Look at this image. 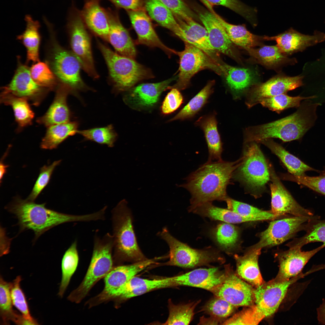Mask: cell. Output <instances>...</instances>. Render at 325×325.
Instances as JSON below:
<instances>
[{
  "label": "cell",
  "mask_w": 325,
  "mask_h": 325,
  "mask_svg": "<svg viewBox=\"0 0 325 325\" xmlns=\"http://www.w3.org/2000/svg\"><path fill=\"white\" fill-rule=\"evenodd\" d=\"M240 160L207 161L186 178L185 183L179 186L191 195L190 211L206 203L225 200L227 187Z\"/></svg>",
  "instance_id": "cell-1"
},
{
  "label": "cell",
  "mask_w": 325,
  "mask_h": 325,
  "mask_svg": "<svg viewBox=\"0 0 325 325\" xmlns=\"http://www.w3.org/2000/svg\"><path fill=\"white\" fill-rule=\"evenodd\" d=\"M318 104L305 103L295 113L284 118L259 125L250 126L244 132V142H258L279 138L287 142L301 138L313 125Z\"/></svg>",
  "instance_id": "cell-2"
},
{
  "label": "cell",
  "mask_w": 325,
  "mask_h": 325,
  "mask_svg": "<svg viewBox=\"0 0 325 325\" xmlns=\"http://www.w3.org/2000/svg\"><path fill=\"white\" fill-rule=\"evenodd\" d=\"M27 199L16 198L7 209L18 221L21 231L31 230L37 238L46 231L63 223L95 220L94 213L75 215L60 213L46 208L45 203L38 204Z\"/></svg>",
  "instance_id": "cell-3"
},
{
  "label": "cell",
  "mask_w": 325,
  "mask_h": 325,
  "mask_svg": "<svg viewBox=\"0 0 325 325\" xmlns=\"http://www.w3.org/2000/svg\"><path fill=\"white\" fill-rule=\"evenodd\" d=\"M112 220L115 258L135 262L147 259L138 245L132 215L125 200L121 201L112 210Z\"/></svg>",
  "instance_id": "cell-4"
},
{
  "label": "cell",
  "mask_w": 325,
  "mask_h": 325,
  "mask_svg": "<svg viewBox=\"0 0 325 325\" xmlns=\"http://www.w3.org/2000/svg\"><path fill=\"white\" fill-rule=\"evenodd\" d=\"M98 44L107 66L113 86L117 91H128L139 82L154 77L149 69L134 59L114 52L99 41Z\"/></svg>",
  "instance_id": "cell-5"
},
{
  "label": "cell",
  "mask_w": 325,
  "mask_h": 325,
  "mask_svg": "<svg viewBox=\"0 0 325 325\" xmlns=\"http://www.w3.org/2000/svg\"><path fill=\"white\" fill-rule=\"evenodd\" d=\"M113 239L107 233L101 239L96 237L91 261L86 274L79 286L70 294V300L79 302L93 286L112 269Z\"/></svg>",
  "instance_id": "cell-6"
},
{
  "label": "cell",
  "mask_w": 325,
  "mask_h": 325,
  "mask_svg": "<svg viewBox=\"0 0 325 325\" xmlns=\"http://www.w3.org/2000/svg\"><path fill=\"white\" fill-rule=\"evenodd\" d=\"M249 143L233 177L252 191H258L270 180L269 166L258 145L255 142Z\"/></svg>",
  "instance_id": "cell-7"
},
{
  "label": "cell",
  "mask_w": 325,
  "mask_h": 325,
  "mask_svg": "<svg viewBox=\"0 0 325 325\" xmlns=\"http://www.w3.org/2000/svg\"><path fill=\"white\" fill-rule=\"evenodd\" d=\"M68 19L67 28L72 52L79 61L81 67L89 76L94 79L98 78L92 54L90 38L81 12L73 7Z\"/></svg>",
  "instance_id": "cell-8"
},
{
  "label": "cell",
  "mask_w": 325,
  "mask_h": 325,
  "mask_svg": "<svg viewBox=\"0 0 325 325\" xmlns=\"http://www.w3.org/2000/svg\"><path fill=\"white\" fill-rule=\"evenodd\" d=\"M184 50L176 51L179 58L178 79L176 83L167 88H175L179 90L186 89L190 84V80L196 74L201 70L209 69L221 75L220 65L203 50L193 45L184 42Z\"/></svg>",
  "instance_id": "cell-9"
},
{
  "label": "cell",
  "mask_w": 325,
  "mask_h": 325,
  "mask_svg": "<svg viewBox=\"0 0 325 325\" xmlns=\"http://www.w3.org/2000/svg\"><path fill=\"white\" fill-rule=\"evenodd\" d=\"M158 234L169 247V260L165 263L166 265L192 268L219 260L218 253L192 248L174 237L166 227Z\"/></svg>",
  "instance_id": "cell-10"
},
{
  "label": "cell",
  "mask_w": 325,
  "mask_h": 325,
  "mask_svg": "<svg viewBox=\"0 0 325 325\" xmlns=\"http://www.w3.org/2000/svg\"><path fill=\"white\" fill-rule=\"evenodd\" d=\"M50 55L51 68L60 83L69 87L72 91L87 89L81 78L80 63L72 52L56 42L52 43Z\"/></svg>",
  "instance_id": "cell-11"
},
{
  "label": "cell",
  "mask_w": 325,
  "mask_h": 325,
  "mask_svg": "<svg viewBox=\"0 0 325 325\" xmlns=\"http://www.w3.org/2000/svg\"><path fill=\"white\" fill-rule=\"evenodd\" d=\"M306 274L302 273L290 279L278 281L274 279L255 288V301L252 305L262 319L274 313L284 298L289 287Z\"/></svg>",
  "instance_id": "cell-12"
},
{
  "label": "cell",
  "mask_w": 325,
  "mask_h": 325,
  "mask_svg": "<svg viewBox=\"0 0 325 325\" xmlns=\"http://www.w3.org/2000/svg\"><path fill=\"white\" fill-rule=\"evenodd\" d=\"M316 216H292L272 221L267 229L260 233L258 243L248 249H262L282 243L302 231L304 224Z\"/></svg>",
  "instance_id": "cell-13"
},
{
  "label": "cell",
  "mask_w": 325,
  "mask_h": 325,
  "mask_svg": "<svg viewBox=\"0 0 325 325\" xmlns=\"http://www.w3.org/2000/svg\"><path fill=\"white\" fill-rule=\"evenodd\" d=\"M303 76H277L264 82L256 83L247 92L245 103L248 108L259 104L263 99L286 94L303 85Z\"/></svg>",
  "instance_id": "cell-14"
},
{
  "label": "cell",
  "mask_w": 325,
  "mask_h": 325,
  "mask_svg": "<svg viewBox=\"0 0 325 325\" xmlns=\"http://www.w3.org/2000/svg\"><path fill=\"white\" fill-rule=\"evenodd\" d=\"M255 288L234 273L226 272L221 284L212 292L235 307H248L255 303Z\"/></svg>",
  "instance_id": "cell-15"
},
{
  "label": "cell",
  "mask_w": 325,
  "mask_h": 325,
  "mask_svg": "<svg viewBox=\"0 0 325 325\" xmlns=\"http://www.w3.org/2000/svg\"><path fill=\"white\" fill-rule=\"evenodd\" d=\"M270 175L271 209L270 211L278 217L285 214L292 216H311L310 210L300 205L283 186L272 166H269Z\"/></svg>",
  "instance_id": "cell-16"
},
{
  "label": "cell",
  "mask_w": 325,
  "mask_h": 325,
  "mask_svg": "<svg viewBox=\"0 0 325 325\" xmlns=\"http://www.w3.org/2000/svg\"><path fill=\"white\" fill-rule=\"evenodd\" d=\"M47 89L36 82L31 76L30 69L19 62L11 80L2 88V93L31 100L36 105L45 95Z\"/></svg>",
  "instance_id": "cell-17"
},
{
  "label": "cell",
  "mask_w": 325,
  "mask_h": 325,
  "mask_svg": "<svg viewBox=\"0 0 325 325\" xmlns=\"http://www.w3.org/2000/svg\"><path fill=\"white\" fill-rule=\"evenodd\" d=\"M325 247V245L323 244L312 250L305 251L302 250L301 248L292 246L280 252L278 255L279 271L274 279L278 281H285L298 275L310 259Z\"/></svg>",
  "instance_id": "cell-18"
},
{
  "label": "cell",
  "mask_w": 325,
  "mask_h": 325,
  "mask_svg": "<svg viewBox=\"0 0 325 325\" xmlns=\"http://www.w3.org/2000/svg\"><path fill=\"white\" fill-rule=\"evenodd\" d=\"M160 258L147 259L112 269L105 277V286L100 296L103 299L112 298L116 291L133 277L150 266L158 264Z\"/></svg>",
  "instance_id": "cell-19"
},
{
  "label": "cell",
  "mask_w": 325,
  "mask_h": 325,
  "mask_svg": "<svg viewBox=\"0 0 325 325\" xmlns=\"http://www.w3.org/2000/svg\"><path fill=\"white\" fill-rule=\"evenodd\" d=\"M177 77H173L155 83H144L133 87L125 95L124 100L128 105L134 108H148L158 102L162 93L167 89Z\"/></svg>",
  "instance_id": "cell-20"
},
{
  "label": "cell",
  "mask_w": 325,
  "mask_h": 325,
  "mask_svg": "<svg viewBox=\"0 0 325 325\" xmlns=\"http://www.w3.org/2000/svg\"><path fill=\"white\" fill-rule=\"evenodd\" d=\"M263 39L275 41L280 51L286 55L303 51L308 47L323 42L325 40V33L316 31L312 35H305L291 28L276 36H264Z\"/></svg>",
  "instance_id": "cell-21"
},
{
  "label": "cell",
  "mask_w": 325,
  "mask_h": 325,
  "mask_svg": "<svg viewBox=\"0 0 325 325\" xmlns=\"http://www.w3.org/2000/svg\"><path fill=\"white\" fill-rule=\"evenodd\" d=\"M225 273L217 268H199L172 277L173 286H184L199 288L213 292L223 281Z\"/></svg>",
  "instance_id": "cell-22"
},
{
  "label": "cell",
  "mask_w": 325,
  "mask_h": 325,
  "mask_svg": "<svg viewBox=\"0 0 325 325\" xmlns=\"http://www.w3.org/2000/svg\"><path fill=\"white\" fill-rule=\"evenodd\" d=\"M132 26L137 35V43L150 47L160 48L169 56L176 51L165 45L161 41L152 26L150 18L143 9L127 10Z\"/></svg>",
  "instance_id": "cell-23"
},
{
  "label": "cell",
  "mask_w": 325,
  "mask_h": 325,
  "mask_svg": "<svg viewBox=\"0 0 325 325\" xmlns=\"http://www.w3.org/2000/svg\"><path fill=\"white\" fill-rule=\"evenodd\" d=\"M198 15L207 31L212 48L218 53L237 59L234 44L230 40L222 25L214 14L209 11L200 12Z\"/></svg>",
  "instance_id": "cell-24"
},
{
  "label": "cell",
  "mask_w": 325,
  "mask_h": 325,
  "mask_svg": "<svg viewBox=\"0 0 325 325\" xmlns=\"http://www.w3.org/2000/svg\"><path fill=\"white\" fill-rule=\"evenodd\" d=\"M226 84L234 99H238L256 84L258 73L250 68L233 67L223 62L220 66Z\"/></svg>",
  "instance_id": "cell-25"
},
{
  "label": "cell",
  "mask_w": 325,
  "mask_h": 325,
  "mask_svg": "<svg viewBox=\"0 0 325 325\" xmlns=\"http://www.w3.org/2000/svg\"><path fill=\"white\" fill-rule=\"evenodd\" d=\"M106 11L109 26L108 41L118 54L135 59L137 51L128 32L121 23L117 13L109 8Z\"/></svg>",
  "instance_id": "cell-26"
},
{
  "label": "cell",
  "mask_w": 325,
  "mask_h": 325,
  "mask_svg": "<svg viewBox=\"0 0 325 325\" xmlns=\"http://www.w3.org/2000/svg\"><path fill=\"white\" fill-rule=\"evenodd\" d=\"M175 18L184 33L186 39L185 42L190 43L203 50L218 64L223 62L218 52L212 47L208 32L204 26L197 23L192 17L185 19Z\"/></svg>",
  "instance_id": "cell-27"
},
{
  "label": "cell",
  "mask_w": 325,
  "mask_h": 325,
  "mask_svg": "<svg viewBox=\"0 0 325 325\" xmlns=\"http://www.w3.org/2000/svg\"><path fill=\"white\" fill-rule=\"evenodd\" d=\"M57 88L54 99L46 113L39 118L37 122L48 127L69 122L70 112L67 99L72 91L67 85L60 83Z\"/></svg>",
  "instance_id": "cell-28"
},
{
  "label": "cell",
  "mask_w": 325,
  "mask_h": 325,
  "mask_svg": "<svg viewBox=\"0 0 325 325\" xmlns=\"http://www.w3.org/2000/svg\"><path fill=\"white\" fill-rule=\"evenodd\" d=\"M100 0H86L81 14L86 26L94 34L108 41L109 23L106 9Z\"/></svg>",
  "instance_id": "cell-29"
},
{
  "label": "cell",
  "mask_w": 325,
  "mask_h": 325,
  "mask_svg": "<svg viewBox=\"0 0 325 325\" xmlns=\"http://www.w3.org/2000/svg\"><path fill=\"white\" fill-rule=\"evenodd\" d=\"M261 250L260 249H248L243 255L235 256L238 276L255 288L265 282L258 265Z\"/></svg>",
  "instance_id": "cell-30"
},
{
  "label": "cell",
  "mask_w": 325,
  "mask_h": 325,
  "mask_svg": "<svg viewBox=\"0 0 325 325\" xmlns=\"http://www.w3.org/2000/svg\"><path fill=\"white\" fill-rule=\"evenodd\" d=\"M205 5L222 25L232 42L245 50L261 45L263 36L254 35L248 31L245 24L234 25L223 19L214 10L212 6L206 2Z\"/></svg>",
  "instance_id": "cell-31"
},
{
  "label": "cell",
  "mask_w": 325,
  "mask_h": 325,
  "mask_svg": "<svg viewBox=\"0 0 325 325\" xmlns=\"http://www.w3.org/2000/svg\"><path fill=\"white\" fill-rule=\"evenodd\" d=\"M203 131L208 151V161L222 160V144L217 128V122L215 113L200 117L195 122Z\"/></svg>",
  "instance_id": "cell-32"
},
{
  "label": "cell",
  "mask_w": 325,
  "mask_h": 325,
  "mask_svg": "<svg viewBox=\"0 0 325 325\" xmlns=\"http://www.w3.org/2000/svg\"><path fill=\"white\" fill-rule=\"evenodd\" d=\"M145 8L151 18L161 26L186 41L184 33L172 11L159 0H144Z\"/></svg>",
  "instance_id": "cell-33"
},
{
  "label": "cell",
  "mask_w": 325,
  "mask_h": 325,
  "mask_svg": "<svg viewBox=\"0 0 325 325\" xmlns=\"http://www.w3.org/2000/svg\"><path fill=\"white\" fill-rule=\"evenodd\" d=\"M259 142L265 145L277 156L292 175L301 176L305 175V172L307 171H317L289 153L271 139H264Z\"/></svg>",
  "instance_id": "cell-34"
},
{
  "label": "cell",
  "mask_w": 325,
  "mask_h": 325,
  "mask_svg": "<svg viewBox=\"0 0 325 325\" xmlns=\"http://www.w3.org/2000/svg\"><path fill=\"white\" fill-rule=\"evenodd\" d=\"M25 20L26 23L25 30L17 38L21 41L26 48L27 61L36 63L39 61L40 24L29 15H26Z\"/></svg>",
  "instance_id": "cell-35"
},
{
  "label": "cell",
  "mask_w": 325,
  "mask_h": 325,
  "mask_svg": "<svg viewBox=\"0 0 325 325\" xmlns=\"http://www.w3.org/2000/svg\"><path fill=\"white\" fill-rule=\"evenodd\" d=\"M254 61L269 68H274L287 62L294 61L286 57L276 45L261 46L246 50Z\"/></svg>",
  "instance_id": "cell-36"
},
{
  "label": "cell",
  "mask_w": 325,
  "mask_h": 325,
  "mask_svg": "<svg viewBox=\"0 0 325 325\" xmlns=\"http://www.w3.org/2000/svg\"><path fill=\"white\" fill-rule=\"evenodd\" d=\"M78 124L75 122H68L50 126L41 144V148L55 149L68 137L77 133Z\"/></svg>",
  "instance_id": "cell-37"
},
{
  "label": "cell",
  "mask_w": 325,
  "mask_h": 325,
  "mask_svg": "<svg viewBox=\"0 0 325 325\" xmlns=\"http://www.w3.org/2000/svg\"><path fill=\"white\" fill-rule=\"evenodd\" d=\"M0 100L1 103L11 107L16 121L20 128L31 125L34 113L27 99L10 93H2Z\"/></svg>",
  "instance_id": "cell-38"
},
{
  "label": "cell",
  "mask_w": 325,
  "mask_h": 325,
  "mask_svg": "<svg viewBox=\"0 0 325 325\" xmlns=\"http://www.w3.org/2000/svg\"><path fill=\"white\" fill-rule=\"evenodd\" d=\"M320 219V216L316 215L305 223L303 228L305 234L294 239L288 246L302 248L308 244L316 242H322L325 245V220Z\"/></svg>",
  "instance_id": "cell-39"
},
{
  "label": "cell",
  "mask_w": 325,
  "mask_h": 325,
  "mask_svg": "<svg viewBox=\"0 0 325 325\" xmlns=\"http://www.w3.org/2000/svg\"><path fill=\"white\" fill-rule=\"evenodd\" d=\"M191 212L211 219L231 224L253 221L252 219L243 217L228 209H225L213 205L211 202L202 204Z\"/></svg>",
  "instance_id": "cell-40"
},
{
  "label": "cell",
  "mask_w": 325,
  "mask_h": 325,
  "mask_svg": "<svg viewBox=\"0 0 325 325\" xmlns=\"http://www.w3.org/2000/svg\"><path fill=\"white\" fill-rule=\"evenodd\" d=\"M214 80L208 82L206 86L177 114L169 120H183L194 116L207 103L210 95L213 92Z\"/></svg>",
  "instance_id": "cell-41"
},
{
  "label": "cell",
  "mask_w": 325,
  "mask_h": 325,
  "mask_svg": "<svg viewBox=\"0 0 325 325\" xmlns=\"http://www.w3.org/2000/svg\"><path fill=\"white\" fill-rule=\"evenodd\" d=\"M79 260L77 242L74 241L65 252L61 262L62 278L58 295L62 297L77 267Z\"/></svg>",
  "instance_id": "cell-42"
},
{
  "label": "cell",
  "mask_w": 325,
  "mask_h": 325,
  "mask_svg": "<svg viewBox=\"0 0 325 325\" xmlns=\"http://www.w3.org/2000/svg\"><path fill=\"white\" fill-rule=\"evenodd\" d=\"M225 201L228 209L243 217L252 219L254 221L272 220L277 218L270 211L262 210L228 197Z\"/></svg>",
  "instance_id": "cell-43"
},
{
  "label": "cell",
  "mask_w": 325,
  "mask_h": 325,
  "mask_svg": "<svg viewBox=\"0 0 325 325\" xmlns=\"http://www.w3.org/2000/svg\"><path fill=\"white\" fill-rule=\"evenodd\" d=\"M11 282L0 278V315L3 324H9L11 321L16 323L20 315L12 308L11 295Z\"/></svg>",
  "instance_id": "cell-44"
},
{
  "label": "cell",
  "mask_w": 325,
  "mask_h": 325,
  "mask_svg": "<svg viewBox=\"0 0 325 325\" xmlns=\"http://www.w3.org/2000/svg\"><path fill=\"white\" fill-rule=\"evenodd\" d=\"M213 234L218 245L226 251L233 250L238 241V230L231 223L225 222L218 224L214 229Z\"/></svg>",
  "instance_id": "cell-45"
},
{
  "label": "cell",
  "mask_w": 325,
  "mask_h": 325,
  "mask_svg": "<svg viewBox=\"0 0 325 325\" xmlns=\"http://www.w3.org/2000/svg\"><path fill=\"white\" fill-rule=\"evenodd\" d=\"M199 301L183 305L169 303L168 317L164 325H188L192 320L194 310Z\"/></svg>",
  "instance_id": "cell-46"
},
{
  "label": "cell",
  "mask_w": 325,
  "mask_h": 325,
  "mask_svg": "<svg viewBox=\"0 0 325 325\" xmlns=\"http://www.w3.org/2000/svg\"><path fill=\"white\" fill-rule=\"evenodd\" d=\"M315 96L308 97L300 96L291 97L283 94L262 99L260 102L263 107L272 111L280 113L283 110L292 108L299 107L301 101L316 98Z\"/></svg>",
  "instance_id": "cell-47"
},
{
  "label": "cell",
  "mask_w": 325,
  "mask_h": 325,
  "mask_svg": "<svg viewBox=\"0 0 325 325\" xmlns=\"http://www.w3.org/2000/svg\"><path fill=\"white\" fill-rule=\"evenodd\" d=\"M30 69L32 79L40 86L50 90L57 86L56 77L46 63L39 61Z\"/></svg>",
  "instance_id": "cell-48"
},
{
  "label": "cell",
  "mask_w": 325,
  "mask_h": 325,
  "mask_svg": "<svg viewBox=\"0 0 325 325\" xmlns=\"http://www.w3.org/2000/svg\"><path fill=\"white\" fill-rule=\"evenodd\" d=\"M77 133L86 139L106 144L110 147L113 146L117 137V134L111 125L103 127L78 130Z\"/></svg>",
  "instance_id": "cell-49"
},
{
  "label": "cell",
  "mask_w": 325,
  "mask_h": 325,
  "mask_svg": "<svg viewBox=\"0 0 325 325\" xmlns=\"http://www.w3.org/2000/svg\"><path fill=\"white\" fill-rule=\"evenodd\" d=\"M212 5H221L233 10L240 14L253 26L257 23V9L250 7L239 0H206Z\"/></svg>",
  "instance_id": "cell-50"
},
{
  "label": "cell",
  "mask_w": 325,
  "mask_h": 325,
  "mask_svg": "<svg viewBox=\"0 0 325 325\" xmlns=\"http://www.w3.org/2000/svg\"><path fill=\"white\" fill-rule=\"evenodd\" d=\"M21 278L18 276L11 283V295L13 305L21 313L25 318L36 321L31 316L25 294L21 288Z\"/></svg>",
  "instance_id": "cell-51"
},
{
  "label": "cell",
  "mask_w": 325,
  "mask_h": 325,
  "mask_svg": "<svg viewBox=\"0 0 325 325\" xmlns=\"http://www.w3.org/2000/svg\"><path fill=\"white\" fill-rule=\"evenodd\" d=\"M283 178L302 185L318 193L325 195V169L320 172L318 176H309L306 175L295 176L289 174L283 176Z\"/></svg>",
  "instance_id": "cell-52"
},
{
  "label": "cell",
  "mask_w": 325,
  "mask_h": 325,
  "mask_svg": "<svg viewBox=\"0 0 325 325\" xmlns=\"http://www.w3.org/2000/svg\"><path fill=\"white\" fill-rule=\"evenodd\" d=\"M236 307L225 300L216 296L210 300L205 306L204 310L216 318L228 317Z\"/></svg>",
  "instance_id": "cell-53"
},
{
  "label": "cell",
  "mask_w": 325,
  "mask_h": 325,
  "mask_svg": "<svg viewBox=\"0 0 325 325\" xmlns=\"http://www.w3.org/2000/svg\"><path fill=\"white\" fill-rule=\"evenodd\" d=\"M60 162L61 160L55 161L51 164L44 166L41 169L38 177L27 199L34 201L37 198L48 183L54 170Z\"/></svg>",
  "instance_id": "cell-54"
},
{
  "label": "cell",
  "mask_w": 325,
  "mask_h": 325,
  "mask_svg": "<svg viewBox=\"0 0 325 325\" xmlns=\"http://www.w3.org/2000/svg\"><path fill=\"white\" fill-rule=\"evenodd\" d=\"M159 0L172 11L175 17L182 19L195 18L193 12L183 0Z\"/></svg>",
  "instance_id": "cell-55"
},
{
  "label": "cell",
  "mask_w": 325,
  "mask_h": 325,
  "mask_svg": "<svg viewBox=\"0 0 325 325\" xmlns=\"http://www.w3.org/2000/svg\"><path fill=\"white\" fill-rule=\"evenodd\" d=\"M179 90L172 88L163 102L161 106L162 113L167 114L172 113L178 109L182 104L183 98Z\"/></svg>",
  "instance_id": "cell-56"
},
{
  "label": "cell",
  "mask_w": 325,
  "mask_h": 325,
  "mask_svg": "<svg viewBox=\"0 0 325 325\" xmlns=\"http://www.w3.org/2000/svg\"><path fill=\"white\" fill-rule=\"evenodd\" d=\"M156 279L149 280L135 276L127 282L115 293L112 298H120L123 295L144 285L151 283Z\"/></svg>",
  "instance_id": "cell-57"
},
{
  "label": "cell",
  "mask_w": 325,
  "mask_h": 325,
  "mask_svg": "<svg viewBox=\"0 0 325 325\" xmlns=\"http://www.w3.org/2000/svg\"><path fill=\"white\" fill-rule=\"evenodd\" d=\"M116 7L127 10L136 11L142 9V0H108Z\"/></svg>",
  "instance_id": "cell-58"
},
{
  "label": "cell",
  "mask_w": 325,
  "mask_h": 325,
  "mask_svg": "<svg viewBox=\"0 0 325 325\" xmlns=\"http://www.w3.org/2000/svg\"><path fill=\"white\" fill-rule=\"evenodd\" d=\"M317 318L319 324H325V299H323L322 302L317 309Z\"/></svg>",
  "instance_id": "cell-59"
},
{
  "label": "cell",
  "mask_w": 325,
  "mask_h": 325,
  "mask_svg": "<svg viewBox=\"0 0 325 325\" xmlns=\"http://www.w3.org/2000/svg\"><path fill=\"white\" fill-rule=\"evenodd\" d=\"M8 166L7 165H6L3 163L2 161H1L0 166V181H2V179L3 178V177L6 173V168Z\"/></svg>",
  "instance_id": "cell-60"
}]
</instances>
